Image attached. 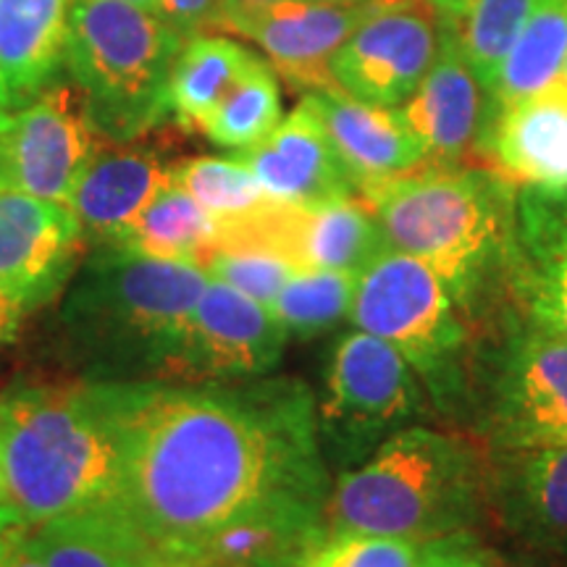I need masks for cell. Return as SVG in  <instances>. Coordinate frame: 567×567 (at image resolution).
I'll list each match as a JSON object with an SVG mask.
<instances>
[{"mask_svg": "<svg viewBox=\"0 0 567 567\" xmlns=\"http://www.w3.org/2000/svg\"><path fill=\"white\" fill-rule=\"evenodd\" d=\"M329 494L316 396L302 381H142L109 505L174 567L184 549L239 515Z\"/></svg>", "mask_w": 567, "mask_h": 567, "instance_id": "cell-1", "label": "cell"}, {"mask_svg": "<svg viewBox=\"0 0 567 567\" xmlns=\"http://www.w3.org/2000/svg\"><path fill=\"white\" fill-rule=\"evenodd\" d=\"M389 245L421 260L478 326L513 305L517 184L492 168L421 166L358 189Z\"/></svg>", "mask_w": 567, "mask_h": 567, "instance_id": "cell-2", "label": "cell"}, {"mask_svg": "<svg viewBox=\"0 0 567 567\" xmlns=\"http://www.w3.org/2000/svg\"><path fill=\"white\" fill-rule=\"evenodd\" d=\"M142 381L17 386L0 400V471L27 526L113 499Z\"/></svg>", "mask_w": 567, "mask_h": 567, "instance_id": "cell-3", "label": "cell"}, {"mask_svg": "<svg viewBox=\"0 0 567 567\" xmlns=\"http://www.w3.org/2000/svg\"><path fill=\"white\" fill-rule=\"evenodd\" d=\"M208 274L124 245H97L76 268L61 321L90 379L163 381Z\"/></svg>", "mask_w": 567, "mask_h": 567, "instance_id": "cell-4", "label": "cell"}, {"mask_svg": "<svg viewBox=\"0 0 567 567\" xmlns=\"http://www.w3.org/2000/svg\"><path fill=\"white\" fill-rule=\"evenodd\" d=\"M486 505V460L476 446L415 423L339 473L326 502V534L423 544L471 530Z\"/></svg>", "mask_w": 567, "mask_h": 567, "instance_id": "cell-5", "label": "cell"}, {"mask_svg": "<svg viewBox=\"0 0 567 567\" xmlns=\"http://www.w3.org/2000/svg\"><path fill=\"white\" fill-rule=\"evenodd\" d=\"M184 34L126 0H71L66 74L111 145L140 140L172 116L168 80Z\"/></svg>", "mask_w": 567, "mask_h": 567, "instance_id": "cell-6", "label": "cell"}, {"mask_svg": "<svg viewBox=\"0 0 567 567\" xmlns=\"http://www.w3.org/2000/svg\"><path fill=\"white\" fill-rule=\"evenodd\" d=\"M350 321L405 358L439 413L473 421V326L429 266L389 247L358 276Z\"/></svg>", "mask_w": 567, "mask_h": 567, "instance_id": "cell-7", "label": "cell"}, {"mask_svg": "<svg viewBox=\"0 0 567 567\" xmlns=\"http://www.w3.org/2000/svg\"><path fill=\"white\" fill-rule=\"evenodd\" d=\"M473 421L488 450L567 442V339L509 305L476 347Z\"/></svg>", "mask_w": 567, "mask_h": 567, "instance_id": "cell-8", "label": "cell"}, {"mask_svg": "<svg viewBox=\"0 0 567 567\" xmlns=\"http://www.w3.org/2000/svg\"><path fill=\"white\" fill-rule=\"evenodd\" d=\"M425 396L413 368L384 339L354 329L334 344L316 402L318 439L326 463L347 473L425 415Z\"/></svg>", "mask_w": 567, "mask_h": 567, "instance_id": "cell-9", "label": "cell"}, {"mask_svg": "<svg viewBox=\"0 0 567 567\" xmlns=\"http://www.w3.org/2000/svg\"><path fill=\"white\" fill-rule=\"evenodd\" d=\"M97 151V132L76 84L55 82L0 118V193L66 203Z\"/></svg>", "mask_w": 567, "mask_h": 567, "instance_id": "cell-10", "label": "cell"}, {"mask_svg": "<svg viewBox=\"0 0 567 567\" xmlns=\"http://www.w3.org/2000/svg\"><path fill=\"white\" fill-rule=\"evenodd\" d=\"M287 337L268 305L208 276L163 384L264 379L281 363Z\"/></svg>", "mask_w": 567, "mask_h": 567, "instance_id": "cell-11", "label": "cell"}, {"mask_svg": "<svg viewBox=\"0 0 567 567\" xmlns=\"http://www.w3.org/2000/svg\"><path fill=\"white\" fill-rule=\"evenodd\" d=\"M229 247L276 252L300 271L323 268L360 276L392 245L373 213L358 197H344L310 205L274 200L255 218L218 226L216 250Z\"/></svg>", "mask_w": 567, "mask_h": 567, "instance_id": "cell-12", "label": "cell"}, {"mask_svg": "<svg viewBox=\"0 0 567 567\" xmlns=\"http://www.w3.org/2000/svg\"><path fill=\"white\" fill-rule=\"evenodd\" d=\"M439 32L425 0H375L334 61L337 87L358 101L400 109L429 74Z\"/></svg>", "mask_w": 567, "mask_h": 567, "instance_id": "cell-13", "label": "cell"}, {"mask_svg": "<svg viewBox=\"0 0 567 567\" xmlns=\"http://www.w3.org/2000/svg\"><path fill=\"white\" fill-rule=\"evenodd\" d=\"M375 0L365 3H310L281 0L260 9H226L221 30L237 32L264 48L274 71L292 87L323 92L339 90L331 61L347 38L363 24Z\"/></svg>", "mask_w": 567, "mask_h": 567, "instance_id": "cell-14", "label": "cell"}, {"mask_svg": "<svg viewBox=\"0 0 567 567\" xmlns=\"http://www.w3.org/2000/svg\"><path fill=\"white\" fill-rule=\"evenodd\" d=\"M82 250V226L66 203L0 193V287L32 310L66 287Z\"/></svg>", "mask_w": 567, "mask_h": 567, "instance_id": "cell-15", "label": "cell"}, {"mask_svg": "<svg viewBox=\"0 0 567 567\" xmlns=\"http://www.w3.org/2000/svg\"><path fill=\"white\" fill-rule=\"evenodd\" d=\"M486 499L499 520L544 551H567V442L488 450Z\"/></svg>", "mask_w": 567, "mask_h": 567, "instance_id": "cell-16", "label": "cell"}, {"mask_svg": "<svg viewBox=\"0 0 567 567\" xmlns=\"http://www.w3.org/2000/svg\"><path fill=\"white\" fill-rule=\"evenodd\" d=\"M509 297L567 339V189L517 187Z\"/></svg>", "mask_w": 567, "mask_h": 567, "instance_id": "cell-17", "label": "cell"}, {"mask_svg": "<svg viewBox=\"0 0 567 567\" xmlns=\"http://www.w3.org/2000/svg\"><path fill=\"white\" fill-rule=\"evenodd\" d=\"M237 158L268 197L279 203L310 205L358 195V184L331 145L321 118L305 101L264 142L239 151Z\"/></svg>", "mask_w": 567, "mask_h": 567, "instance_id": "cell-18", "label": "cell"}, {"mask_svg": "<svg viewBox=\"0 0 567 567\" xmlns=\"http://www.w3.org/2000/svg\"><path fill=\"white\" fill-rule=\"evenodd\" d=\"M476 151L517 187L567 189V97L551 84L486 113Z\"/></svg>", "mask_w": 567, "mask_h": 567, "instance_id": "cell-19", "label": "cell"}, {"mask_svg": "<svg viewBox=\"0 0 567 567\" xmlns=\"http://www.w3.org/2000/svg\"><path fill=\"white\" fill-rule=\"evenodd\" d=\"M172 182V166L151 147H97L66 205L82 226L84 239L97 245H122L140 213Z\"/></svg>", "mask_w": 567, "mask_h": 567, "instance_id": "cell-20", "label": "cell"}, {"mask_svg": "<svg viewBox=\"0 0 567 567\" xmlns=\"http://www.w3.org/2000/svg\"><path fill=\"white\" fill-rule=\"evenodd\" d=\"M326 536V502L281 499L184 549L174 567H295Z\"/></svg>", "mask_w": 567, "mask_h": 567, "instance_id": "cell-21", "label": "cell"}, {"mask_svg": "<svg viewBox=\"0 0 567 567\" xmlns=\"http://www.w3.org/2000/svg\"><path fill=\"white\" fill-rule=\"evenodd\" d=\"M402 118L425 153V166H457L476 151L486 122V90L450 42L439 38V53L417 90L400 105Z\"/></svg>", "mask_w": 567, "mask_h": 567, "instance_id": "cell-22", "label": "cell"}, {"mask_svg": "<svg viewBox=\"0 0 567 567\" xmlns=\"http://www.w3.org/2000/svg\"><path fill=\"white\" fill-rule=\"evenodd\" d=\"M302 101L321 118L358 189L425 166L421 142L400 109L358 101L342 90L308 92Z\"/></svg>", "mask_w": 567, "mask_h": 567, "instance_id": "cell-23", "label": "cell"}, {"mask_svg": "<svg viewBox=\"0 0 567 567\" xmlns=\"http://www.w3.org/2000/svg\"><path fill=\"white\" fill-rule=\"evenodd\" d=\"M71 0H0V111L24 109L59 82Z\"/></svg>", "mask_w": 567, "mask_h": 567, "instance_id": "cell-24", "label": "cell"}, {"mask_svg": "<svg viewBox=\"0 0 567 567\" xmlns=\"http://www.w3.org/2000/svg\"><path fill=\"white\" fill-rule=\"evenodd\" d=\"M27 536L48 567H166L151 538L109 502L27 526Z\"/></svg>", "mask_w": 567, "mask_h": 567, "instance_id": "cell-25", "label": "cell"}, {"mask_svg": "<svg viewBox=\"0 0 567 567\" xmlns=\"http://www.w3.org/2000/svg\"><path fill=\"white\" fill-rule=\"evenodd\" d=\"M436 32L460 53L481 87H492L538 0H425Z\"/></svg>", "mask_w": 567, "mask_h": 567, "instance_id": "cell-26", "label": "cell"}, {"mask_svg": "<svg viewBox=\"0 0 567 567\" xmlns=\"http://www.w3.org/2000/svg\"><path fill=\"white\" fill-rule=\"evenodd\" d=\"M258 55L221 34H193L184 40L168 80V109L184 130H200L205 116L221 103L231 84Z\"/></svg>", "mask_w": 567, "mask_h": 567, "instance_id": "cell-27", "label": "cell"}, {"mask_svg": "<svg viewBox=\"0 0 567 567\" xmlns=\"http://www.w3.org/2000/svg\"><path fill=\"white\" fill-rule=\"evenodd\" d=\"M567 59V0H538L486 90V113L555 84Z\"/></svg>", "mask_w": 567, "mask_h": 567, "instance_id": "cell-28", "label": "cell"}, {"mask_svg": "<svg viewBox=\"0 0 567 567\" xmlns=\"http://www.w3.org/2000/svg\"><path fill=\"white\" fill-rule=\"evenodd\" d=\"M122 245L155 260L205 268L216 252L218 226L172 176V182L140 213Z\"/></svg>", "mask_w": 567, "mask_h": 567, "instance_id": "cell-29", "label": "cell"}, {"mask_svg": "<svg viewBox=\"0 0 567 567\" xmlns=\"http://www.w3.org/2000/svg\"><path fill=\"white\" fill-rule=\"evenodd\" d=\"M281 122V92L274 66L255 59L213 109L200 130L221 147L247 151L264 142Z\"/></svg>", "mask_w": 567, "mask_h": 567, "instance_id": "cell-30", "label": "cell"}, {"mask_svg": "<svg viewBox=\"0 0 567 567\" xmlns=\"http://www.w3.org/2000/svg\"><path fill=\"white\" fill-rule=\"evenodd\" d=\"M172 176L218 226L247 221L274 203L239 158H189L172 166Z\"/></svg>", "mask_w": 567, "mask_h": 567, "instance_id": "cell-31", "label": "cell"}, {"mask_svg": "<svg viewBox=\"0 0 567 567\" xmlns=\"http://www.w3.org/2000/svg\"><path fill=\"white\" fill-rule=\"evenodd\" d=\"M358 276L323 268H302L281 287L271 302L287 334L316 337L350 318Z\"/></svg>", "mask_w": 567, "mask_h": 567, "instance_id": "cell-32", "label": "cell"}, {"mask_svg": "<svg viewBox=\"0 0 567 567\" xmlns=\"http://www.w3.org/2000/svg\"><path fill=\"white\" fill-rule=\"evenodd\" d=\"M295 271H300V268H295L289 260L279 258L276 252L255 250V247L216 250L205 264V274L210 279L229 284L231 289L247 295L255 302L268 305V308Z\"/></svg>", "mask_w": 567, "mask_h": 567, "instance_id": "cell-33", "label": "cell"}, {"mask_svg": "<svg viewBox=\"0 0 567 567\" xmlns=\"http://www.w3.org/2000/svg\"><path fill=\"white\" fill-rule=\"evenodd\" d=\"M421 544L371 534H326L295 567H417Z\"/></svg>", "mask_w": 567, "mask_h": 567, "instance_id": "cell-34", "label": "cell"}, {"mask_svg": "<svg viewBox=\"0 0 567 567\" xmlns=\"http://www.w3.org/2000/svg\"><path fill=\"white\" fill-rule=\"evenodd\" d=\"M417 567H494V559L476 536L465 530L423 542L417 549Z\"/></svg>", "mask_w": 567, "mask_h": 567, "instance_id": "cell-35", "label": "cell"}, {"mask_svg": "<svg viewBox=\"0 0 567 567\" xmlns=\"http://www.w3.org/2000/svg\"><path fill=\"white\" fill-rule=\"evenodd\" d=\"M229 0H161V13L184 38L221 30Z\"/></svg>", "mask_w": 567, "mask_h": 567, "instance_id": "cell-36", "label": "cell"}, {"mask_svg": "<svg viewBox=\"0 0 567 567\" xmlns=\"http://www.w3.org/2000/svg\"><path fill=\"white\" fill-rule=\"evenodd\" d=\"M0 567H48L42 557L34 551L30 536H27V523L6 542L3 555H0Z\"/></svg>", "mask_w": 567, "mask_h": 567, "instance_id": "cell-37", "label": "cell"}, {"mask_svg": "<svg viewBox=\"0 0 567 567\" xmlns=\"http://www.w3.org/2000/svg\"><path fill=\"white\" fill-rule=\"evenodd\" d=\"M27 313H32L30 305L19 295H13L11 289L0 287V347L11 342Z\"/></svg>", "mask_w": 567, "mask_h": 567, "instance_id": "cell-38", "label": "cell"}, {"mask_svg": "<svg viewBox=\"0 0 567 567\" xmlns=\"http://www.w3.org/2000/svg\"><path fill=\"white\" fill-rule=\"evenodd\" d=\"M24 526L21 515L13 509L11 505H0V555H3L6 542L13 536V530H19Z\"/></svg>", "mask_w": 567, "mask_h": 567, "instance_id": "cell-39", "label": "cell"}, {"mask_svg": "<svg viewBox=\"0 0 567 567\" xmlns=\"http://www.w3.org/2000/svg\"><path fill=\"white\" fill-rule=\"evenodd\" d=\"M271 3H281V0H229V6H239V9H260V6ZM229 6H226V9H229Z\"/></svg>", "mask_w": 567, "mask_h": 567, "instance_id": "cell-40", "label": "cell"}, {"mask_svg": "<svg viewBox=\"0 0 567 567\" xmlns=\"http://www.w3.org/2000/svg\"><path fill=\"white\" fill-rule=\"evenodd\" d=\"M126 3L140 6V9H145V11L158 13V17H163V13H161V0H126Z\"/></svg>", "mask_w": 567, "mask_h": 567, "instance_id": "cell-41", "label": "cell"}, {"mask_svg": "<svg viewBox=\"0 0 567 567\" xmlns=\"http://www.w3.org/2000/svg\"><path fill=\"white\" fill-rule=\"evenodd\" d=\"M555 87L567 97V59L563 63V69H559V74H557V80H555Z\"/></svg>", "mask_w": 567, "mask_h": 567, "instance_id": "cell-42", "label": "cell"}, {"mask_svg": "<svg viewBox=\"0 0 567 567\" xmlns=\"http://www.w3.org/2000/svg\"><path fill=\"white\" fill-rule=\"evenodd\" d=\"M0 505H9V494H6V484H3V471H0Z\"/></svg>", "mask_w": 567, "mask_h": 567, "instance_id": "cell-43", "label": "cell"}, {"mask_svg": "<svg viewBox=\"0 0 567 567\" xmlns=\"http://www.w3.org/2000/svg\"><path fill=\"white\" fill-rule=\"evenodd\" d=\"M310 3H365V0H310Z\"/></svg>", "mask_w": 567, "mask_h": 567, "instance_id": "cell-44", "label": "cell"}, {"mask_svg": "<svg viewBox=\"0 0 567 567\" xmlns=\"http://www.w3.org/2000/svg\"><path fill=\"white\" fill-rule=\"evenodd\" d=\"M3 116H6V113H3V111H0V118H3Z\"/></svg>", "mask_w": 567, "mask_h": 567, "instance_id": "cell-45", "label": "cell"}]
</instances>
